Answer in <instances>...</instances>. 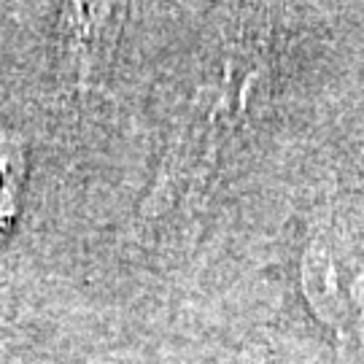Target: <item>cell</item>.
<instances>
[{
	"instance_id": "obj_3",
	"label": "cell",
	"mask_w": 364,
	"mask_h": 364,
	"mask_svg": "<svg viewBox=\"0 0 364 364\" xmlns=\"http://www.w3.org/2000/svg\"><path fill=\"white\" fill-rule=\"evenodd\" d=\"M127 3H65L57 19V70L68 90L90 95L114 63Z\"/></svg>"
},
{
	"instance_id": "obj_2",
	"label": "cell",
	"mask_w": 364,
	"mask_h": 364,
	"mask_svg": "<svg viewBox=\"0 0 364 364\" xmlns=\"http://www.w3.org/2000/svg\"><path fill=\"white\" fill-rule=\"evenodd\" d=\"M297 289L313 321L338 348L364 343V264L346 257L335 235L308 230L297 257Z\"/></svg>"
},
{
	"instance_id": "obj_1",
	"label": "cell",
	"mask_w": 364,
	"mask_h": 364,
	"mask_svg": "<svg viewBox=\"0 0 364 364\" xmlns=\"http://www.w3.org/2000/svg\"><path fill=\"white\" fill-rule=\"evenodd\" d=\"M230 33L168 132L149 195L138 208V224L146 230L205 203L230 146L248 127L262 95L270 92L273 30L246 22Z\"/></svg>"
},
{
	"instance_id": "obj_4",
	"label": "cell",
	"mask_w": 364,
	"mask_h": 364,
	"mask_svg": "<svg viewBox=\"0 0 364 364\" xmlns=\"http://www.w3.org/2000/svg\"><path fill=\"white\" fill-rule=\"evenodd\" d=\"M27 176V156L19 141L0 144V232L14 224L22 203V186Z\"/></svg>"
}]
</instances>
